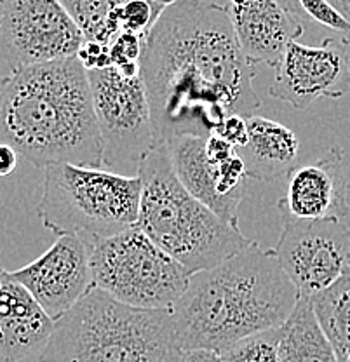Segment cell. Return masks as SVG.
<instances>
[{
  "label": "cell",
  "mask_w": 350,
  "mask_h": 362,
  "mask_svg": "<svg viewBox=\"0 0 350 362\" xmlns=\"http://www.w3.org/2000/svg\"><path fill=\"white\" fill-rule=\"evenodd\" d=\"M0 143L42 169L103 165L88 70L77 56L0 77Z\"/></svg>",
  "instance_id": "obj_2"
},
{
  "label": "cell",
  "mask_w": 350,
  "mask_h": 362,
  "mask_svg": "<svg viewBox=\"0 0 350 362\" xmlns=\"http://www.w3.org/2000/svg\"><path fill=\"white\" fill-rule=\"evenodd\" d=\"M327 2L333 4V6L350 21V0H327Z\"/></svg>",
  "instance_id": "obj_28"
},
{
  "label": "cell",
  "mask_w": 350,
  "mask_h": 362,
  "mask_svg": "<svg viewBox=\"0 0 350 362\" xmlns=\"http://www.w3.org/2000/svg\"><path fill=\"white\" fill-rule=\"evenodd\" d=\"M279 362H338L333 345L319 324L310 298L300 296L281 326Z\"/></svg>",
  "instance_id": "obj_18"
},
{
  "label": "cell",
  "mask_w": 350,
  "mask_h": 362,
  "mask_svg": "<svg viewBox=\"0 0 350 362\" xmlns=\"http://www.w3.org/2000/svg\"><path fill=\"white\" fill-rule=\"evenodd\" d=\"M171 308H141L91 288L54 322L40 362H180Z\"/></svg>",
  "instance_id": "obj_4"
},
{
  "label": "cell",
  "mask_w": 350,
  "mask_h": 362,
  "mask_svg": "<svg viewBox=\"0 0 350 362\" xmlns=\"http://www.w3.org/2000/svg\"><path fill=\"white\" fill-rule=\"evenodd\" d=\"M11 274L56 322L93 288L89 243L78 235H59L42 256Z\"/></svg>",
  "instance_id": "obj_12"
},
{
  "label": "cell",
  "mask_w": 350,
  "mask_h": 362,
  "mask_svg": "<svg viewBox=\"0 0 350 362\" xmlns=\"http://www.w3.org/2000/svg\"><path fill=\"white\" fill-rule=\"evenodd\" d=\"M86 39L108 45L120 32L117 7L120 0H59Z\"/></svg>",
  "instance_id": "obj_20"
},
{
  "label": "cell",
  "mask_w": 350,
  "mask_h": 362,
  "mask_svg": "<svg viewBox=\"0 0 350 362\" xmlns=\"http://www.w3.org/2000/svg\"><path fill=\"white\" fill-rule=\"evenodd\" d=\"M349 190H350V180H349Z\"/></svg>",
  "instance_id": "obj_29"
},
{
  "label": "cell",
  "mask_w": 350,
  "mask_h": 362,
  "mask_svg": "<svg viewBox=\"0 0 350 362\" xmlns=\"http://www.w3.org/2000/svg\"><path fill=\"white\" fill-rule=\"evenodd\" d=\"M0 362H2V361H0Z\"/></svg>",
  "instance_id": "obj_31"
},
{
  "label": "cell",
  "mask_w": 350,
  "mask_h": 362,
  "mask_svg": "<svg viewBox=\"0 0 350 362\" xmlns=\"http://www.w3.org/2000/svg\"><path fill=\"white\" fill-rule=\"evenodd\" d=\"M86 35L59 0L0 4V59L11 71L74 58Z\"/></svg>",
  "instance_id": "obj_9"
},
{
  "label": "cell",
  "mask_w": 350,
  "mask_h": 362,
  "mask_svg": "<svg viewBox=\"0 0 350 362\" xmlns=\"http://www.w3.org/2000/svg\"><path fill=\"white\" fill-rule=\"evenodd\" d=\"M138 176L143 190L136 226L190 274L213 269L253 243L180 183L164 143L141 162Z\"/></svg>",
  "instance_id": "obj_5"
},
{
  "label": "cell",
  "mask_w": 350,
  "mask_h": 362,
  "mask_svg": "<svg viewBox=\"0 0 350 362\" xmlns=\"http://www.w3.org/2000/svg\"><path fill=\"white\" fill-rule=\"evenodd\" d=\"M20 153L7 143H0V176H9L16 171Z\"/></svg>",
  "instance_id": "obj_27"
},
{
  "label": "cell",
  "mask_w": 350,
  "mask_h": 362,
  "mask_svg": "<svg viewBox=\"0 0 350 362\" xmlns=\"http://www.w3.org/2000/svg\"><path fill=\"white\" fill-rule=\"evenodd\" d=\"M93 288L141 308H173L190 272L138 226L89 240Z\"/></svg>",
  "instance_id": "obj_7"
},
{
  "label": "cell",
  "mask_w": 350,
  "mask_h": 362,
  "mask_svg": "<svg viewBox=\"0 0 350 362\" xmlns=\"http://www.w3.org/2000/svg\"><path fill=\"white\" fill-rule=\"evenodd\" d=\"M173 2L175 0H120L117 7L120 32L138 33L146 39L163 11Z\"/></svg>",
  "instance_id": "obj_22"
},
{
  "label": "cell",
  "mask_w": 350,
  "mask_h": 362,
  "mask_svg": "<svg viewBox=\"0 0 350 362\" xmlns=\"http://www.w3.org/2000/svg\"><path fill=\"white\" fill-rule=\"evenodd\" d=\"M350 89V40L329 35L321 45L291 40L276 65L269 93L296 110L319 100H340Z\"/></svg>",
  "instance_id": "obj_11"
},
{
  "label": "cell",
  "mask_w": 350,
  "mask_h": 362,
  "mask_svg": "<svg viewBox=\"0 0 350 362\" xmlns=\"http://www.w3.org/2000/svg\"><path fill=\"white\" fill-rule=\"evenodd\" d=\"M143 185L103 168L62 162L44 168L37 216L54 235L105 239L138 223Z\"/></svg>",
  "instance_id": "obj_6"
},
{
  "label": "cell",
  "mask_w": 350,
  "mask_h": 362,
  "mask_svg": "<svg viewBox=\"0 0 350 362\" xmlns=\"http://www.w3.org/2000/svg\"><path fill=\"white\" fill-rule=\"evenodd\" d=\"M180 362H225L223 356L211 349H187L183 350Z\"/></svg>",
  "instance_id": "obj_26"
},
{
  "label": "cell",
  "mask_w": 350,
  "mask_h": 362,
  "mask_svg": "<svg viewBox=\"0 0 350 362\" xmlns=\"http://www.w3.org/2000/svg\"><path fill=\"white\" fill-rule=\"evenodd\" d=\"M214 133L239 148L247 141V119L243 115H228Z\"/></svg>",
  "instance_id": "obj_24"
},
{
  "label": "cell",
  "mask_w": 350,
  "mask_h": 362,
  "mask_svg": "<svg viewBox=\"0 0 350 362\" xmlns=\"http://www.w3.org/2000/svg\"><path fill=\"white\" fill-rule=\"evenodd\" d=\"M274 252L300 296L333 286L350 267V228L344 220H300L281 213Z\"/></svg>",
  "instance_id": "obj_10"
},
{
  "label": "cell",
  "mask_w": 350,
  "mask_h": 362,
  "mask_svg": "<svg viewBox=\"0 0 350 362\" xmlns=\"http://www.w3.org/2000/svg\"><path fill=\"white\" fill-rule=\"evenodd\" d=\"M4 2V0H0V4H2Z\"/></svg>",
  "instance_id": "obj_30"
},
{
  "label": "cell",
  "mask_w": 350,
  "mask_h": 362,
  "mask_svg": "<svg viewBox=\"0 0 350 362\" xmlns=\"http://www.w3.org/2000/svg\"><path fill=\"white\" fill-rule=\"evenodd\" d=\"M247 178L272 181L288 175L300 152V139L284 124L265 117L247 119V141L235 148Z\"/></svg>",
  "instance_id": "obj_16"
},
{
  "label": "cell",
  "mask_w": 350,
  "mask_h": 362,
  "mask_svg": "<svg viewBox=\"0 0 350 362\" xmlns=\"http://www.w3.org/2000/svg\"><path fill=\"white\" fill-rule=\"evenodd\" d=\"M279 338L281 327L259 331L240 338L220 354L225 362H279V354H277Z\"/></svg>",
  "instance_id": "obj_21"
},
{
  "label": "cell",
  "mask_w": 350,
  "mask_h": 362,
  "mask_svg": "<svg viewBox=\"0 0 350 362\" xmlns=\"http://www.w3.org/2000/svg\"><path fill=\"white\" fill-rule=\"evenodd\" d=\"M298 298L274 249L253 240L220 265L192 274L171 310L183 350L221 352L240 338L281 327Z\"/></svg>",
  "instance_id": "obj_3"
},
{
  "label": "cell",
  "mask_w": 350,
  "mask_h": 362,
  "mask_svg": "<svg viewBox=\"0 0 350 362\" xmlns=\"http://www.w3.org/2000/svg\"><path fill=\"white\" fill-rule=\"evenodd\" d=\"M204 150H206V157H208V160L214 165L221 164V162L231 158L233 153L237 152L235 146L231 145L227 139H223L216 133L209 134L208 138L204 139Z\"/></svg>",
  "instance_id": "obj_25"
},
{
  "label": "cell",
  "mask_w": 350,
  "mask_h": 362,
  "mask_svg": "<svg viewBox=\"0 0 350 362\" xmlns=\"http://www.w3.org/2000/svg\"><path fill=\"white\" fill-rule=\"evenodd\" d=\"M54 319L33 294L0 267V361L21 362L47 345Z\"/></svg>",
  "instance_id": "obj_15"
},
{
  "label": "cell",
  "mask_w": 350,
  "mask_h": 362,
  "mask_svg": "<svg viewBox=\"0 0 350 362\" xmlns=\"http://www.w3.org/2000/svg\"><path fill=\"white\" fill-rule=\"evenodd\" d=\"M103 165L112 173L138 176L141 162L156 148L148 94L141 74L129 77L115 66L88 70Z\"/></svg>",
  "instance_id": "obj_8"
},
{
  "label": "cell",
  "mask_w": 350,
  "mask_h": 362,
  "mask_svg": "<svg viewBox=\"0 0 350 362\" xmlns=\"http://www.w3.org/2000/svg\"><path fill=\"white\" fill-rule=\"evenodd\" d=\"M338 362H350V267L333 286L310 298Z\"/></svg>",
  "instance_id": "obj_19"
},
{
  "label": "cell",
  "mask_w": 350,
  "mask_h": 362,
  "mask_svg": "<svg viewBox=\"0 0 350 362\" xmlns=\"http://www.w3.org/2000/svg\"><path fill=\"white\" fill-rule=\"evenodd\" d=\"M255 65L233 35L225 6L175 0L145 40L141 78L157 143L208 138L228 115H255L262 101Z\"/></svg>",
  "instance_id": "obj_1"
},
{
  "label": "cell",
  "mask_w": 350,
  "mask_h": 362,
  "mask_svg": "<svg viewBox=\"0 0 350 362\" xmlns=\"http://www.w3.org/2000/svg\"><path fill=\"white\" fill-rule=\"evenodd\" d=\"M204 139L201 136H176L165 141L173 169L180 183L199 199L202 204L213 209L225 221L239 226V206L220 194L216 185V165L211 164L206 157Z\"/></svg>",
  "instance_id": "obj_17"
},
{
  "label": "cell",
  "mask_w": 350,
  "mask_h": 362,
  "mask_svg": "<svg viewBox=\"0 0 350 362\" xmlns=\"http://www.w3.org/2000/svg\"><path fill=\"white\" fill-rule=\"evenodd\" d=\"M347 192L344 150L333 146L319 160L288 173V187L277 209L300 220H344L349 214Z\"/></svg>",
  "instance_id": "obj_13"
},
{
  "label": "cell",
  "mask_w": 350,
  "mask_h": 362,
  "mask_svg": "<svg viewBox=\"0 0 350 362\" xmlns=\"http://www.w3.org/2000/svg\"><path fill=\"white\" fill-rule=\"evenodd\" d=\"M225 9L240 51L253 65L276 68L288 44L305 33L279 0H227Z\"/></svg>",
  "instance_id": "obj_14"
},
{
  "label": "cell",
  "mask_w": 350,
  "mask_h": 362,
  "mask_svg": "<svg viewBox=\"0 0 350 362\" xmlns=\"http://www.w3.org/2000/svg\"><path fill=\"white\" fill-rule=\"evenodd\" d=\"M145 37L131 32H119L107 45L110 66L122 71L124 75L141 74V56L145 49Z\"/></svg>",
  "instance_id": "obj_23"
}]
</instances>
